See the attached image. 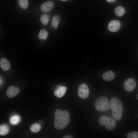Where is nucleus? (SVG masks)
Wrapping results in <instances>:
<instances>
[{"label": "nucleus", "mask_w": 138, "mask_h": 138, "mask_svg": "<svg viewBox=\"0 0 138 138\" xmlns=\"http://www.w3.org/2000/svg\"><path fill=\"white\" fill-rule=\"evenodd\" d=\"M18 3L19 6L22 9L27 8L29 5L28 0H18Z\"/></svg>", "instance_id": "nucleus-19"}, {"label": "nucleus", "mask_w": 138, "mask_h": 138, "mask_svg": "<svg viewBox=\"0 0 138 138\" xmlns=\"http://www.w3.org/2000/svg\"><path fill=\"white\" fill-rule=\"evenodd\" d=\"M54 6V4L52 2L48 1L41 5L40 8L42 12L45 13H48L52 9Z\"/></svg>", "instance_id": "nucleus-7"}, {"label": "nucleus", "mask_w": 138, "mask_h": 138, "mask_svg": "<svg viewBox=\"0 0 138 138\" xmlns=\"http://www.w3.org/2000/svg\"><path fill=\"white\" fill-rule=\"evenodd\" d=\"M63 138H72V137L70 135H67L64 136V137H63Z\"/></svg>", "instance_id": "nucleus-22"}, {"label": "nucleus", "mask_w": 138, "mask_h": 138, "mask_svg": "<svg viewBox=\"0 0 138 138\" xmlns=\"http://www.w3.org/2000/svg\"><path fill=\"white\" fill-rule=\"evenodd\" d=\"M137 99H138V96H137Z\"/></svg>", "instance_id": "nucleus-26"}, {"label": "nucleus", "mask_w": 138, "mask_h": 138, "mask_svg": "<svg viewBox=\"0 0 138 138\" xmlns=\"http://www.w3.org/2000/svg\"><path fill=\"white\" fill-rule=\"evenodd\" d=\"M114 12L117 16L121 17L125 13V9L123 7L119 6H117L115 8Z\"/></svg>", "instance_id": "nucleus-14"}, {"label": "nucleus", "mask_w": 138, "mask_h": 138, "mask_svg": "<svg viewBox=\"0 0 138 138\" xmlns=\"http://www.w3.org/2000/svg\"><path fill=\"white\" fill-rule=\"evenodd\" d=\"M2 79L0 77V84H1L2 83Z\"/></svg>", "instance_id": "nucleus-24"}, {"label": "nucleus", "mask_w": 138, "mask_h": 138, "mask_svg": "<svg viewBox=\"0 0 138 138\" xmlns=\"http://www.w3.org/2000/svg\"><path fill=\"white\" fill-rule=\"evenodd\" d=\"M0 65L2 69L4 71L8 70L10 67V63L8 60L4 58L1 59Z\"/></svg>", "instance_id": "nucleus-10"}, {"label": "nucleus", "mask_w": 138, "mask_h": 138, "mask_svg": "<svg viewBox=\"0 0 138 138\" xmlns=\"http://www.w3.org/2000/svg\"><path fill=\"white\" fill-rule=\"evenodd\" d=\"M98 123L100 125L105 126L106 129L109 131L114 129L116 124V121L114 119L106 116H101L99 120Z\"/></svg>", "instance_id": "nucleus-4"}, {"label": "nucleus", "mask_w": 138, "mask_h": 138, "mask_svg": "<svg viewBox=\"0 0 138 138\" xmlns=\"http://www.w3.org/2000/svg\"><path fill=\"white\" fill-rule=\"evenodd\" d=\"M19 92L20 90L18 87L14 86H11L7 89L6 94L8 97L12 98L16 96Z\"/></svg>", "instance_id": "nucleus-9"}, {"label": "nucleus", "mask_w": 138, "mask_h": 138, "mask_svg": "<svg viewBox=\"0 0 138 138\" xmlns=\"http://www.w3.org/2000/svg\"><path fill=\"white\" fill-rule=\"evenodd\" d=\"M78 95L82 99L86 98L89 94V89L88 86L85 84H81L78 89Z\"/></svg>", "instance_id": "nucleus-5"}, {"label": "nucleus", "mask_w": 138, "mask_h": 138, "mask_svg": "<svg viewBox=\"0 0 138 138\" xmlns=\"http://www.w3.org/2000/svg\"><path fill=\"white\" fill-rule=\"evenodd\" d=\"M20 119L19 116L15 115L11 117L9 119V122L12 124L16 125L19 122Z\"/></svg>", "instance_id": "nucleus-15"}, {"label": "nucleus", "mask_w": 138, "mask_h": 138, "mask_svg": "<svg viewBox=\"0 0 138 138\" xmlns=\"http://www.w3.org/2000/svg\"><path fill=\"white\" fill-rule=\"evenodd\" d=\"M41 129V126L39 124H36L33 125L31 127V131L33 133H36L39 131Z\"/></svg>", "instance_id": "nucleus-20"}, {"label": "nucleus", "mask_w": 138, "mask_h": 138, "mask_svg": "<svg viewBox=\"0 0 138 138\" xmlns=\"http://www.w3.org/2000/svg\"><path fill=\"white\" fill-rule=\"evenodd\" d=\"M50 17L49 15L48 14H43L41 16L40 20L43 25H46L48 23Z\"/></svg>", "instance_id": "nucleus-16"}, {"label": "nucleus", "mask_w": 138, "mask_h": 138, "mask_svg": "<svg viewBox=\"0 0 138 138\" xmlns=\"http://www.w3.org/2000/svg\"><path fill=\"white\" fill-rule=\"evenodd\" d=\"M54 125L57 130L63 129L69 124L70 121V114L67 110L63 111L58 109L55 111Z\"/></svg>", "instance_id": "nucleus-1"}, {"label": "nucleus", "mask_w": 138, "mask_h": 138, "mask_svg": "<svg viewBox=\"0 0 138 138\" xmlns=\"http://www.w3.org/2000/svg\"><path fill=\"white\" fill-rule=\"evenodd\" d=\"M95 107L96 109L100 111H106L110 109V103L108 98L105 96H101L96 100Z\"/></svg>", "instance_id": "nucleus-3"}, {"label": "nucleus", "mask_w": 138, "mask_h": 138, "mask_svg": "<svg viewBox=\"0 0 138 138\" xmlns=\"http://www.w3.org/2000/svg\"><path fill=\"white\" fill-rule=\"evenodd\" d=\"M48 35V32L44 29L41 30L39 32L38 37L39 39L43 40H46Z\"/></svg>", "instance_id": "nucleus-17"}, {"label": "nucleus", "mask_w": 138, "mask_h": 138, "mask_svg": "<svg viewBox=\"0 0 138 138\" xmlns=\"http://www.w3.org/2000/svg\"><path fill=\"white\" fill-rule=\"evenodd\" d=\"M115 77V74L113 71H109L105 73L103 75V79L106 81H109L113 79Z\"/></svg>", "instance_id": "nucleus-12"}, {"label": "nucleus", "mask_w": 138, "mask_h": 138, "mask_svg": "<svg viewBox=\"0 0 138 138\" xmlns=\"http://www.w3.org/2000/svg\"><path fill=\"white\" fill-rule=\"evenodd\" d=\"M128 138H138V132L134 131L130 132L127 134Z\"/></svg>", "instance_id": "nucleus-21"}, {"label": "nucleus", "mask_w": 138, "mask_h": 138, "mask_svg": "<svg viewBox=\"0 0 138 138\" xmlns=\"http://www.w3.org/2000/svg\"><path fill=\"white\" fill-rule=\"evenodd\" d=\"M110 109L114 118L117 121L120 120L122 116L123 106L120 100L116 97L112 98L110 100Z\"/></svg>", "instance_id": "nucleus-2"}, {"label": "nucleus", "mask_w": 138, "mask_h": 138, "mask_svg": "<svg viewBox=\"0 0 138 138\" xmlns=\"http://www.w3.org/2000/svg\"><path fill=\"white\" fill-rule=\"evenodd\" d=\"M109 3H111L114 2L115 0H106Z\"/></svg>", "instance_id": "nucleus-23"}, {"label": "nucleus", "mask_w": 138, "mask_h": 138, "mask_svg": "<svg viewBox=\"0 0 138 138\" xmlns=\"http://www.w3.org/2000/svg\"><path fill=\"white\" fill-rule=\"evenodd\" d=\"M9 132V129L6 125H2L0 126V134L1 135H4L7 134Z\"/></svg>", "instance_id": "nucleus-18"}, {"label": "nucleus", "mask_w": 138, "mask_h": 138, "mask_svg": "<svg viewBox=\"0 0 138 138\" xmlns=\"http://www.w3.org/2000/svg\"><path fill=\"white\" fill-rule=\"evenodd\" d=\"M136 85L135 80L133 78H130L125 81L124 86L125 90L127 91L131 92L133 90Z\"/></svg>", "instance_id": "nucleus-6"}, {"label": "nucleus", "mask_w": 138, "mask_h": 138, "mask_svg": "<svg viewBox=\"0 0 138 138\" xmlns=\"http://www.w3.org/2000/svg\"><path fill=\"white\" fill-rule=\"evenodd\" d=\"M62 1H67V0H61Z\"/></svg>", "instance_id": "nucleus-25"}, {"label": "nucleus", "mask_w": 138, "mask_h": 138, "mask_svg": "<svg viewBox=\"0 0 138 138\" xmlns=\"http://www.w3.org/2000/svg\"><path fill=\"white\" fill-rule=\"evenodd\" d=\"M66 90L65 87L62 86H58L54 91V94L57 97L60 98L64 94Z\"/></svg>", "instance_id": "nucleus-11"}, {"label": "nucleus", "mask_w": 138, "mask_h": 138, "mask_svg": "<svg viewBox=\"0 0 138 138\" xmlns=\"http://www.w3.org/2000/svg\"><path fill=\"white\" fill-rule=\"evenodd\" d=\"M60 20V18L59 15H56L52 17L51 21L52 27L54 29L57 28Z\"/></svg>", "instance_id": "nucleus-13"}, {"label": "nucleus", "mask_w": 138, "mask_h": 138, "mask_svg": "<svg viewBox=\"0 0 138 138\" xmlns=\"http://www.w3.org/2000/svg\"><path fill=\"white\" fill-rule=\"evenodd\" d=\"M120 26V22L118 20H115L111 21L108 25L109 30L112 32H115L119 29Z\"/></svg>", "instance_id": "nucleus-8"}]
</instances>
